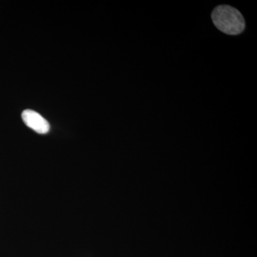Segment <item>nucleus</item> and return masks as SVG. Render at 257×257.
Wrapping results in <instances>:
<instances>
[{
  "label": "nucleus",
  "instance_id": "f257e3e1",
  "mask_svg": "<svg viewBox=\"0 0 257 257\" xmlns=\"http://www.w3.org/2000/svg\"><path fill=\"white\" fill-rule=\"evenodd\" d=\"M211 20L214 26L226 35L235 36L244 30L243 15L239 10L229 5H219L214 8L211 13Z\"/></svg>",
  "mask_w": 257,
  "mask_h": 257
},
{
  "label": "nucleus",
  "instance_id": "f03ea898",
  "mask_svg": "<svg viewBox=\"0 0 257 257\" xmlns=\"http://www.w3.org/2000/svg\"><path fill=\"white\" fill-rule=\"evenodd\" d=\"M22 118L28 127L38 134L45 135L50 131V126L48 121L37 111L27 109L22 114Z\"/></svg>",
  "mask_w": 257,
  "mask_h": 257
}]
</instances>
